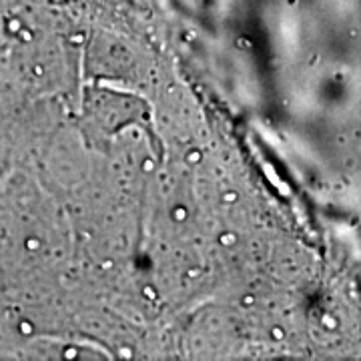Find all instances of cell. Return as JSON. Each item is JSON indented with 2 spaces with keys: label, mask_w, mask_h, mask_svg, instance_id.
Instances as JSON below:
<instances>
[{
  "label": "cell",
  "mask_w": 361,
  "mask_h": 361,
  "mask_svg": "<svg viewBox=\"0 0 361 361\" xmlns=\"http://www.w3.org/2000/svg\"><path fill=\"white\" fill-rule=\"evenodd\" d=\"M25 247L26 251H40V247H42V241H40L39 237H26L25 239Z\"/></svg>",
  "instance_id": "3957f363"
},
{
  "label": "cell",
  "mask_w": 361,
  "mask_h": 361,
  "mask_svg": "<svg viewBox=\"0 0 361 361\" xmlns=\"http://www.w3.org/2000/svg\"><path fill=\"white\" fill-rule=\"evenodd\" d=\"M51 2H54V4H61V2H65V0H51Z\"/></svg>",
  "instance_id": "d6986e66"
},
{
  "label": "cell",
  "mask_w": 361,
  "mask_h": 361,
  "mask_svg": "<svg viewBox=\"0 0 361 361\" xmlns=\"http://www.w3.org/2000/svg\"><path fill=\"white\" fill-rule=\"evenodd\" d=\"M187 275H189V277H199V269H189Z\"/></svg>",
  "instance_id": "2e32d148"
},
{
  "label": "cell",
  "mask_w": 361,
  "mask_h": 361,
  "mask_svg": "<svg viewBox=\"0 0 361 361\" xmlns=\"http://www.w3.org/2000/svg\"><path fill=\"white\" fill-rule=\"evenodd\" d=\"M63 357H65V360H77L78 349L77 348H66L65 351H63Z\"/></svg>",
  "instance_id": "52a82bcc"
},
{
  "label": "cell",
  "mask_w": 361,
  "mask_h": 361,
  "mask_svg": "<svg viewBox=\"0 0 361 361\" xmlns=\"http://www.w3.org/2000/svg\"><path fill=\"white\" fill-rule=\"evenodd\" d=\"M73 42H82V35H80V37H73Z\"/></svg>",
  "instance_id": "ac0fdd59"
},
{
  "label": "cell",
  "mask_w": 361,
  "mask_h": 361,
  "mask_svg": "<svg viewBox=\"0 0 361 361\" xmlns=\"http://www.w3.org/2000/svg\"><path fill=\"white\" fill-rule=\"evenodd\" d=\"M121 357H123V360H130V357H133V349L130 348L121 349Z\"/></svg>",
  "instance_id": "4fadbf2b"
},
{
  "label": "cell",
  "mask_w": 361,
  "mask_h": 361,
  "mask_svg": "<svg viewBox=\"0 0 361 361\" xmlns=\"http://www.w3.org/2000/svg\"><path fill=\"white\" fill-rule=\"evenodd\" d=\"M16 37H18V39L23 40V42H30V40H32V37H35V35H32V32H30L28 28H25V26H23V28H20V30L16 32Z\"/></svg>",
  "instance_id": "8992f818"
},
{
  "label": "cell",
  "mask_w": 361,
  "mask_h": 361,
  "mask_svg": "<svg viewBox=\"0 0 361 361\" xmlns=\"http://www.w3.org/2000/svg\"><path fill=\"white\" fill-rule=\"evenodd\" d=\"M239 199V193L237 191H227V193H223V201L225 203H235Z\"/></svg>",
  "instance_id": "30bf717a"
},
{
  "label": "cell",
  "mask_w": 361,
  "mask_h": 361,
  "mask_svg": "<svg viewBox=\"0 0 361 361\" xmlns=\"http://www.w3.org/2000/svg\"><path fill=\"white\" fill-rule=\"evenodd\" d=\"M253 303H255V295H245V297H243V305H245V307H251Z\"/></svg>",
  "instance_id": "5bb4252c"
},
{
  "label": "cell",
  "mask_w": 361,
  "mask_h": 361,
  "mask_svg": "<svg viewBox=\"0 0 361 361\" xmlns=\"http://www.w3.org/2000/svg\"><path fill=\"white\" fill-rule=\"evenodd\" d=\"M323 325H325L327 329H331V331H334V329H337V322L334 319V317H331V315H327V317L323 319Z\"/></svg>",
  "instance_id": "7c38bea8"
},
{
  "label": "cell",
  "mask_w": 361,
  "mask_h": 361,
  "mask_svg": "<svg viewBox=\"0 0 361 361\" xmlns=\"http://www.w3.org/2000/svg\"><path fill=\"white\" fill-rule=\"evenodd\" d=\"M239 241V237H237V233L233 231H225L219 235V245L223 247H233L235 243Z\"/></svg>",
  "instance_id": "6da1fadb"
},
{
  "label": "cell",
  "mask_w": 361,
  "mask_h": 361,
  "mask_svg": "<svg viewBox=\"0 0 361 361\" xmlns=\"http://www.w3.org/2000/svg\"><path fill=\"white\" fill-rule=\"evenodd\" d=\"M185 161H187L189 165H199V163L203 161V153H201L199 149H193V151H189V153H187Z\"/></svg>",
  "instance_id": "277c9868"
},
{
  "label": "cell",
  "mask_w": 361,
  "mask_h": 361,
  "mask_svg": "<svg viewBox=\"0 0 361 361\" xmlns=\"http://www.w3.org/2000/svg\"><path fill=\"white\" fill-rule=\"evenodd\" d=\"M271 337H273L275 341H281L285 337L283 327H273V329H271Z\"/></svg>",
  "instance_id": "9c48e42d"
},
{
  "label": "cell",
  "mask_w": 361,
  "mask_h": 361,
  "mask_svg": "<svg viewBox=\"0 0 361 361\" xmlns=\"http://www.w3.org/2000/svg\"><path fill=\"white\" fill-rule=\"evenodd\" d=\"M187 217H189V211H187V207H183V205L173 207V211H171V219L180 223V221H185Z\"/></svg>",
  "instance_id": "7a4b0ae2"
},
{
  "label": "cell",
  "mask_w": 361,
  "mask_h": 361,
  "mask_svg": "<svg viewBox=\"0 0 361 361\" xmlns=\"http://www.w3.org/2000/svg\"><path fill=\"white\" fill-rule=\"evenodd\" d=\"M147 295L155 297V291H153V287H147Z\"/></svg>",
  "instance_id": "e0dca14e"
},
{
  "label": "cell",
  "mask_w": 361,
  "mask_h": 361,
  "mask_svg": "<svg viewBox=\"0 0 361 361\" xmlns=\"http://www.w3.org/2000/svg\"><path fill=\"white\" fill-rule=\"evenodd\" d=\"M32 73H35V77H42V75H44V66H42V65H35V68H32Z\"/></svg>",
  "instance_id": "9a60e30c"
},
{
  "label": "cell",
  "mask_w": 361,
  "mask_h": 361,
  "mask_svg": "<svg viewBox=\"0 0 361 361\" xmlns=\"http://www.w3.org/2000/svg\"><path fill=\"white\" fill-rule=\"evenodd\" d=\"M141 169L145 171V173H153V171H155V161H153V159H145Z\"/></svg>",
  "instance_id": "ba28073f"
},
{
  "label": "cell",
  "mask_w": 361,
  "mask_h": 361,
  "mask_svg": "<svg viewBox=\"0 0 361 361\" xmlns=\"http://www.w3.org/2000/svg\"><path fill=\"white\" fill-rule=\"evenodd\" d=\"M18 329H20V334H25V336H30V334H32V323H30V322H20Z\"/></svg>",
  "instance_id": "8fae6325"
},
{
  "label": "cell",
  "mask_w": 361,
  "mask_h": 361,
  "mask_svg": "<svg viewBox=\"0 0 361 361\" xmlns=\"http://www.w3.org/2000/svg\"><path fill=\"white\" fill-rule=\"evenodd\" d=\"M20 28H23V23H20L18 18H11V20L6 23V30H8L11 35H16Z\"/></svg>",
  "instance_id": "5b68a950"
}]
</instances>
